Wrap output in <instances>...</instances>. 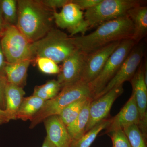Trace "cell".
<instances>
[{
  "mask_svg": "<svg viewBox=\"0 0 147 147\" xmlns=\"http://www.w3.org/2000/svg\"><path fill=\"white\" fill-rule=\"evenodd\" d=\"M133 25L127 15L105 22L92 32L73 37L78 50L88 54L113 42L132 38Z\"/></svg>",
  "mask_w": 147,
  "mask_h": 147,
  "instance_id": "obj_1",
  "label": "cell"
},
{
  "mask_svg": "<svg viewBox=\"0 0 147 147\" xmlns=\"http://www.w3.org/2000/svg\"><path fill=\"white\" fill-rule=\"evenodd\" d=\"M16 27L30 42L39 40L53 28V11L40 0H18Z\"/></svg>",
  "mask_w": 147,
  "mask_h": 147,
  "instance_id": "obj_2",
  "label": "cell"
},
{
  "mask_svg": "<svg viewBox=\"0 0 147 147\" xmlns=\"http://www.w3.org/2000/svg\"><path fill=\"white\" fill-rule=\"evenodd\" d=\"M77 49L73 37L53 28L41 39L32 43V61L38 57H44L58 64L62 63Z\"/></svg>",
  "mask_w": 147,
  "mask_h": 147,
  "instance_id": "obj_3",
  "label": "cell"
},
{
  "mask_svg": "<svg viewBox=\"0 0 147 147\" xmlns=\"http://www.w3.org/2000/svg\"><path fill=\"white\" fill-rule=\"evenodd\" d=\"M86 97L92 98L94 99L88 84L80 80L63 87L55 97L45 101L42 108L31 121L29 128H34L50 116L59 115L69 104Z\"/></svg>",
  "mask_w": 147,
  "mask_h": 147,
  "instance_id": "obj_4",
  "label": "cell"
},
{
  "mask_svg": "<svg viewBox=\"0 0 147 147\" xmlns=\"http://www.w3.org/2000/svg\"><path fill=\"white\" fill-rule=\"evenodd\" d=\"M143 3L139 0H102L97 5L86 11L84 18L89 29L98 27L126 15L129 9L143 5Z\"/></svg>",
  "mask_w": 147,
  "mask_h": 147,
  "instance_id": "obj_5",
  "label": "cell"
},
{
  "mask_svg": "<svg viewBox=\"0 0 147 147\" xmlns=\"http://www.w3.org/2000/svg\"><path fill=\"white\" fill-rule=\"evenodd\" d=\"M0 40L7 62L16 63L26 60L32 62V42L27 39L16 26L5 24Z\"/></svg>",
  "mask_w": 147,
  "mask_h": 147,
  "instance_id": "obj_6",
  "label": "cell"
},
{
  "mask_svg": "<svg viewBox=\"0 0 147 147\" xmlns=\"http://www.w3.org/2000/svg\"><path fill=\"white\" fill-rule=\"evenodd\" d=\"M129 38L122 40L110 55L98 76L89 84L94 99L101 92L118 71L122 64L136 44Z\"/></svg>",
  "mask_w": 147,
  "mask_h": 147,
  "instance_id": "obj_7",
  "label": "cell"
},
{
  "mask_svg": "<svg viewBox=\"0 0 147 147\" xmlns=\"http://www.w3.org/2000/svg\"><path fill=\"white\" fill-rule=\"evenodd\" d=\"M144 45L139 43L134 46L115 75L95 99L114 88L123 85L125 82L131 80L141 63L144 55Z\"/></svg>",
  "mask_w": 147,
  "mask_h": 147,
  "instance_id": "obj_8",
  "label": "cell"
},
{
  "mask_svg": "<svg viewBox=\"0 0 147 147\" xmlns=\"http://www.w3.org/2000/svg\"><path fill=\"white\" fill-rule=\"evenodd\" d=\"M53 17L57 26L66 29L71 36L78 33L84 35L89 29L83 11L71 1L64 6L59 12L53 11Z\"/></svg>",
  "mask_w": 147,
  "mask_h": 147,
  "instance_id": "obj_9",
  "label": "cell"
},
{
  "mask_svg": "<svg viewBox=\"0 0 147 147\" xmlns=\"http://www.w3.org/2000/svg\"><path fill=\"white\" fill-rule=\"evenodd\" d=\"M121 41L113 42L86 54L81 81L88 84L93 81L100 74L108 58Z\"/></svg>",
  "mask_w": 147,
  "mask_h": 147,
  "instance_id": "obj_10",
  "label": "cell"
},
{
  "mask_svg": "<svg viewBox=\"0 0 147 147\" xmlns=\"http://www.w3.org/2000/svg\"><path fill=\"white\" fill-rule=\"evenodd\" d=\"M123 86L114 88L92 100L90 105L89 119L85 133L101 121L107 119L114 102L123 93Z\"/></svg>",
  "mask_w": 147,
  "mask_h": 147,
  "instance_id": "obj_11",
  "label": "cell"
},
{
  "mask_svg": "<svg viewBox=\"0 0 147 147\" xmlns=\"http://www.w3.org/2000/svg\"><path fill=\"white\" fill-rule=\"evenodd\" d=\"M86 54L77 49L62 62L57 81L62 88L80 81L84 70Z\"/></svg>",
  "mask_w": 147,
  "mask_h": 147,
  "instance_id": "obj_12",
  "label": "cell"
},
{
  "mask_svg": "<svg viewBox=\"0 0 147 147\" xmlns=\"http://www.w3.org/2000/svg\"><path fill=\"white\" fill-rule=\"evenodd\" d=\"M139 115L141 125L139 129L142 134L147 137V86L145 84L143 74V66L140 65L130 80Z\"/></svg>",
  "mask_w": 147,
  "mask_h": 147,
  "instance_id": "obj_13",
  "label": "cell"
},
{
  "mask_svg": "<svg viewBox=\"0 0 147 147\" xmlns=\"http://www.w3.org/2000/svg\"><path fill=\"white\" fill-rule=\"evenodd\" d=\"M46 137L56 147H71L72 139L66 126L59 115L48 117L42 122Z\"/></svg>",
  "mask_w": 147,
  "mask_h": 147,
  "instance_id": "obj_14",
  "label": "cell"
},
{
  "mask_svg": "<svg viewBox=\"0 0 147 147\" xmlns=\"http://www.w3.org/2000/svg\"><path fill=\"white\" fill-rule=\"evenodd\" d=\"M133 124L137 125L139 128L141 121L134 95L132 94L118 114L111 119V123L106 129V133L108 134L119 129H123L124 127Z\"/></svg>",
  "mask_w": 147,
  "mask_h": 147,
  "instance_id": "obj_15",
  "label": "cell"
},
{
  "mask_svg": "<svg viewBox=\"0 0 147 147\" xmlns=\"http://www.w3.org/2000/svg\"><path fill=\"white\" fill-rule=\"evenodd\" d=\"M133 25V33L131 39L137 43L146 35L147 7L141 5L129 9L127 13Z\"/></svg>",
  "mask_w": 147,
  "mask_h": 147,
  "instance_id": "obj_16",
  "label": "cell"
},
{
  "mask_svg": "<svg viewBox=\"0 0 147 147\" xmlns=\"http://www.w3.org/2000/svg\"><path fill=\"white\" fill-rule=\"evenodd\" d=\"M26 94L24 88L7 82L5 88V110L11 120L16 119V113Z\"/></svg>",
  "mask_w": 147,
  "mask_h": 147,
  "instance_id": "obj_17",
  "label": "cell"
},
{
  "mask_svg": "<svg viewBox=\"0 0 147 147\" xmlns=\"http://www.w3.org/2000/svg\"><path fill=\"white\" fill-rule=\"evenodd\" d=\"M32 61L26 60L16 63H7L5 67L7 82L24 88L26 84L28 69Z\"/></svg>",
  "mask_w": 147,
  "mask_h": 147,
  "instance_id": "obj_18",
  "label": "cell"
},
{
  "mask_svg": "<svg viewBox=\"0 0 147 147\" xmlns=\"http://www.w3.org/2000/svg\"><path fill=\"white\" fill-rule=\"evenodd\" d=\"M45 101L34 95L24 97L16 113V119L31 121L42 108Z\"/></svg>",
  "mask_w": 147,
  "mask_h": 147,
  "instance_id": "obj_19",
  "label": "cell"
},
{
  "mask_svg": "<svg viewBox=\"0 0 147 147\" xmlns=\"http://www.w3.org/2000/svg\"><path fill=\"white\" fill-rule=\"evenodd\" d=\"M93 99L91 98L87 101L76 120L67 127L72 141L79 139L85 134L86 127L89 119L90 105Z\"/></svg>",
  "mask_w": 147,
  "mask_h": 147,
  "instance_id": "obj_20",
  "label": "cell"
},
{
  "mask_svg": "<svg viewBox=\"0 0 147 147\" xmlns=\"http://www.w3.org/2000/svg\"><path fill=\"white\" fill-rule=\"evenodd\" d=\"M111 119H106L95 125L77 140L72 141L71 147H90L98 134L102 130L106 129L111 123Z\"/></svg>",
  "mask_w": 147,
  "mask_h": 147,
  "instance_id": "obj_21",
  "label": "cell"
},
{
  "mask_svg": "<svg viewBox=\"0 0 147 147\" xmlns=\"http://www.w3.org/2000/svg\"><path fill=\"white\" fill-rule=\"evenodd\" d=\"M92 98H84L76 100L67 106L61 112L59 115V117L66 127L76 120L87 101Z\"/></svg>",
  "mask_w": 147,
  "mask_h": 147,
  "instance_id": "obj_22",
  "label": "cell"
},
{
  "mask_svg": "<svg viewBox=\"0 0 147 147\" xmlns=\"http://www.w3.org/2000/svg\"><path fill=\"white\" fill-rule=\"evenodd\" d=\"M61 90V87L57 80L52 79L43 85L35 87L32 95L47 101L55 97Z\"/></svg>",
  "mask_w": 147,
  "mask_h": 147,
  "instance_id": "obj_23",
  "label": "cell"
},
{
  "mask_svg": "<svg viewBox=\"0 0 147 147\" xmlns=\"http://www.w3.org/2000/svg\"><path fill=\"white\" fill-rule=\"evenodd\" d=\"M0 6L5 24L16 26L17 21V1L0 0Z\"/></svg>",
  "mask_w": 147,
  "mask_h": 147,
  "instance_id": "obj_24",
  "label": "cell"
},
{
  "mask_svg": "<svg viewBox=\"0 0 147 147\" xmlns=\"http://www.w3.org/2000/svg\"><path fill=\"white\" fill-rule=\"evenodd\" d=\"M131 147H147L146 137L142 134L137 125H129L123 129Z\"/></svg>",
  "mask_w": 147,
  "mask_h": 147,
  "instance_id": "obj_25",
  "label": "cell"
},
{
  "mask_svg": "<svg viewBox=\"0 0 147 147\" xmlns=\"http://www.w3.org/2000/svg\"><path fill=\"white\" fill-rule=\"evenodd\" d=\"M40 71L46 74H59L60 68L57 64L48 58L44 57H38L34 59Z\"/></svg>",
  "mask_w": 147,
  "mask_h": 147,
  "instance_id": "obj_26",
  "label": "cell"
},
{
  "mask_svg": "<svg viewBox=\"0 0 147 147\" xmlns=\"http://www.w3.org/2000/svg\"><path fill=\"white\" fill-rule=\"evenodd\" d=\"M108 134L112 140V147H131L128 138L123 129H116Z\"/></svg>",
  "mask_w": 147,
  "mask_h": 147,
  "instance_id": "obj_27",
  "label": "cell"
},
{
  "mask_svg": "<svg viewBox=\"0 0 147 147\" xmlns=\"http://www.w3.org/2000/svg\"><path fill=\"white\" fill-rule=\"evenodd\" d=\"M40 3L44 6L50 10H56V9L63 7L68 3L69 0H40Z\"/></svg>",
  "mask_w": 147,
  "mask_h": 147,
  "instance_id": "obj_28",
  "label": "cell"
},
{
  "mask_svg": "<svg viewBox=\"0 0 147 147\" xmlns=\"http://www.w3.org/2000/svg\"><path fill=\"white\" fill-rule=\"evenodd\" d=\"M102 0H71L81 10L89 9L97 5Z\"/></svg>",
  "mask_w": 147,
  "mask_h": 147,
  "instance_id": "obj_29",
  "label": "cell"
},
{
  "mask_svg": "<svg viewBox=\"0 0 147 147\" xmlns=\"http://www.w3.org/2000/svg\"><path fill=\"white\" fill-rule=\"evenodd\" d=\"M7 82L6 77L0 76V109L3 110L6 108L5 88Z\"/></svg>",
  "mask_w": 147,
  "mask_h": 147,
  "instance_id": "obj_30",
  "label": "cell"
},
{
  "mask_svg": "<svg viewBox=\"0 0 147 147\" xmlns=\"http://www.w3.org/2000/svg\"><path fill=\"white\" fill-rule=\"evenodd\" d=\"M7 63L3 52L0 40V76L5 77V67Z\"/></svg>",
  "mask_w": 147,
  "mask_h": 147,
  "instance_id": "obj_31",
  "label": "cell"
},
{
  "mask_svg": "<svg viewBox=\"0 0 147 147\" xmlns=\"http://www.w3.org/2000/svg\"><path fill=\"white\" fill-rule=\"evenodd\" d=\"M11 120V118L6 110L0 109V125L8 123Z\"/></svg>",
  "mask_w": 147,
  "mask_h": 147,
  "instance_id": "obj_32",
  "label": "cell"
},
{
  "mask_svg": "<svg viewBox=\"0 0 147 147\" xmlns=\"http://www.w3.org/2000/svg\"><path fill=\"white\" fill-rule=\"evenodd\" d=\"M5 24L3 19L1 11V6H0V36L2 34L4 30L5 27Z\"/></svg>",
  "mask_w": 147,
  "mask_h": 147,
  "instance_id": "obj_33",
  "label": "cell"
},
{
  "mask_svg": "<svg viewBox=\"0 0 147 147\" xmlns=\"http://www.w3.org/2000/svg\"><path fill=\"white\" fill-rule=\"evenodd\" d=\"M41 147H56L47 137H45Z\"/></svg>",
  "mask_w": 147,
  "mask_h": 147,
  "instance_id": "obj_34",
  "label": "cell"
}]
</instances>
